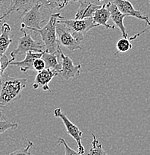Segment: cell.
I'll use <instances>...</instances> for the list:
<instances>
[{
  "label": "cell",
  "instance_id": "1",
  "mask_svg": "<svg viewBox=\"0 0 150 155\" xmlns=\"http://www.w3.org/2000/svg\"><path fill=\"white\" fill-rule=\"evenodd\" d=\"M26 84V78L11 77L7 74L3 75L0 83V117L7 107L20 98Z\"/></svg>",
  "mask_w": 150,
  "mask_h": 155
},
{
  "label": "cell",
  "instance_id": "2",
  "mask_svg": "<svg viewBox=\"0 0 150 155\" xmlns=\"http://www.w3.org/2000/svg\"><path fill=\"white\" fill-rule=\"evenodd\" d=\"M64 17L61 15L60 12L55 13L50 16L49 21L44 27L40 29H31L32 31L38 32L41 36L43 42L45 50L49 53H53L58 51V43L56 35V25L59 19Z\"/></svg>",
  "mask_w": 150,
  "mask_h": 155
},
{
  "label": "cell",
  "instance_id": "3",
  "mask_svg": "<svg viewBox=\"0 0 150 155\" xmlns=\"http://www.w3.org/2000/svg\"><path fill=\"white\" fill-rule=\"evenodd\" d=\"M58 24H61L67 31L72 34V36L81 42L84 40L85 35L92 28L99 26L93 22V19H59Z\"/></svg>",
  "mask_w": 150,
  "mask_h": 155
},
{
  "label": "cell",
  "instance_id": "4",
  "mask_svg": "<svg viewBox=\"0 0 150 155\" xmlns=\"http://www.w3.org/2000/svg\"><path fill=\"white\" fill-rule=\"evenodd\" d=\"M20 31L22 32L23 35L19 39L17 48L11 52V58H16L17 55L25 54L28 51L43 52L44 51V45L42 44L40 42L34 40L29 34L25 31V28H21Z\"/></svg>",
  "mask_w": 150,
  "mask_h": 155
},
{
  "label": "cell",
  "instance_id": "5",
  "mask_svg": "<svg viewBox=\"0 0 150 155\" xmlns=\"http://www.w3.org/2000/svg\"><path fill=\"white\" fill-rule=\"evenodd\" d=\"M40 8V5L36 2L31 8L22 12L20 17L21 28H26L29 30L41 28L42 23H43L45 20L42 17Z\"/></svg>",
  "mask_w": 150,
  "mask_h": 155
},
{
  "label": "cell",
  "instance_id": "6",
  "mask_svg": "<svg viewBox=\"0 0 150 155\" xmlns=\"http://www.w3.org/2000/svg\"><path fill=\"white\" fill-rule=\"evenodd\" d=\"M53 114H54L55 117L60 118L61 120H62L63 123H64L66 129H67V134L71 137H72L77 143V145H78V153L83 155L85 151V147L83 146V144L82 143V135H83V132L78 128V126L75 125V124L71 122L70 119H69V118L67 116V115L62 112L61 108L58 107L56 109H55Z\"/></svg>",
  "mask_w": 150,
  "mask_h": 155
},
{
  "label": "cell",
  "instance_id": "7",
  "mask_svg": "<svg viewBox=\"0 0 150 155\" xmlns=\"http://www.w3.org/2000/svg\"><path fill=\"white\" fill-rule=\"evenodd\" d=\"M58 50L61 58V69L58 72V75H60L63 79L66 81H70L71 79L79 76L82 65L81 64L75 65L72 60L64 54L59 44L58 46Z\"/></svg>",
  "mask_w": 150,
  "mask_h": 155
},
{
  "label": "cell",
  "instance_id": "8",
  "mask_svg": "<svg viewBox=\"0 0 150 155\" xmlns=\"http://www.w3.org/2000/svg\"><path fill=\"white\" fill-rule=\"evenodd\" d=\"M56 35H57L58 43L61 47L63 46L68 49L69 51L82 50L83 48L79 40L74 38L72 34L64 28L61 24L57 23Z\"/></svg>",
  "mask_w": 150,
  "mask_h": 155
},
{
  "label": "cell",
  "instance_id": "9",
  "mask_svg": "<svg viewBox=\"0 0 150 155\" xmlns=\"http://www.w3.org/2000/svg\"><path fill=\"white\" fill-rule=\"evenodd\" d=\"M113 3L117 6V8L122 14H125L127 17H133L137 19L145 21L146 24L150 26L149 16L142 14L140 12V10L135 9L133 5L129 1H128V0H114Z\"/></svg>",
  "mask_w": 150,
  "mask_h": 155
},
{
  "label": "cell",
  "instance_id": "10",
  "mask_svg": "<svg viewBox=\"0 0 150 155\" xmlns=\"http://www.w3.org/2000/svg\"><path fill=\"white\" fill-rule=\"evenodd\" d=\"M57 75L58 72L56 71L46 68L43 70L38 72L32 87L35 90H37L39 87H41L43 91L51 92L50 87H49V84Z\"/></svg>",
  "mask_w": 150,
  "mask_h": 155
},
{
  "label": "cell",
  "instance_id": "11",
  "mask_svg": "<svg viewBox=\"0 0 150 155\" xmlns=\"http://www.w3.org/2000/svg\"><path fill=\"white\" fill-rule=\"evenodd\" d=\"M105 6L110 12V19L113 20L116 26H117V28L120 29L123 38H128V34L126 33V30H125V27L123 22L124 19L127 16L122 14L117 8V6L113 3V2H109L106 3Z\"/></svg>",
  "mask_w": 150,
  "mask_h": 155
},
{
  "label": "cell",
  "instance_id": "12",
  "mask_svg": "<svg viewBox=\"0 0 150 155\" xmlns=\"http://www.w3.org/2000/svg\"><path fill=\"white\" fill-rule=\"evenodd\" d=\"M36 2L37 0H10V5L7 8L5 14L0 17V20L2 21V19H5L14 12H19L20 11H22V12L26 11L31 8Z\"/></svg>",
  "mask_w": 150,
  "mask_h": 155
},
{
  "label": "cell",
  "instance_id": "13",
  "mask_svg": "<svg viewBox=\"0 0 150 155\" xmlns=\"http://www.w3.org/2000/svg\"><path fill=\"white\" fill-rule=\"evenodd\" d=\"M80 5L75 14V19H85L92 18L93 14L101 8L102 5L93 4L89 1H82L79 0Z\"/></svg>",
  "mask_w": 150,
  "mask_h": 155
},
{
  "label": "cell",
  "instance_id": "14",
  "mask_svg": "<svg viewBox=\"0 0 150 155\" xmlns=\"http://www.w3.org/2000/svg\"><path fill=\"white\" fill-rule=\"evenodd\" d=\"M43 52H35V51H28L25 54V58L21 61H13L11 63L10 66H17L20 67L21 72H26L28 70H34L33 63L38 58H40Z\"/></svg>",
  "mask_w": 150,
  "mask_h": 155
},
{
  "label": "cell",
  "instance_id": "15",
  "mask_svg": "<svg viewBox=\"0 0 150 155\" xmlns=\"http://www.w3.org/2000/svg\"><path fill=\"white\" fill-rule=\"evenodd\" d=\"M92 19H93V22L95 24H97L98 25H102L107 29H113L114 30L115 28L114 25L108 24V21L110 19V12L106 8L105 4L102 5L101 8L93 14Z\"/></svg>",
  "mask_w": 150,
  "mask_h": 155
},
{
  "label": "cell",
  "instance_id": "16",
  "mask_svg": "<svg viewBox=\"0 0 150 155\" xmlns=\"http://www.w3.org/2000/svg\"><path fill=\"white\" fill-rule=\"evenodd\" d=\"M11 31V28L10 25L6 22H4L1 27V35H0V57L5 54L9 46L12 43V39L10 38Z\"/></svg>",
  "mask_w": 150,
  "mask_h": 155
},
{
  "label": "cell",
  "instance_id": "17",
  "mask_svg": "<svg viewBox=\"0 0 150 155\" xmlns=\"http://www.w3.org/2000/svg\"><path fill=\"white\" fill-rule=\"evenodd\" d=\"M58 50L53 53L47 52L46 50L43 51L41 58L44 61L46 69H53V70L56 71L57 72H58L59 69H61L60 63L58 61Z\"/></svg>",
  "mask_w": 150,
  "mask_h": 155
},
{
  "label": "cell",
  "instance_id": "18",
  "mask_svg": "<svg viewBox=\"0 0 150 155\" xmlns=\"http://www.w3.org/2000/svg\"><path fill=\"white\" fill-rule=\"evenodd\" d=\"M79 0H37L36 2L40 5L41 8L48 10H60L65 8L70 2H78Z\"/></svg>",
  "mask_w": 150,
  "mask_h": 155
},
{
  "label": "cell",
  "instance_id": "19",
  "mask_svg": "<svg viewBox=\"0 0 150 155\" xmlns=\"http://www.w3.org/2000/svg\"><path fill=\"white\" fill-rule=\"evenodd\" d=\"M147 30V28H145L144 30L141 31L138 33L137 35H134L133 37H130L128 38H122L120 40H119L117 41V45H116V48H117V51H116L115 54H117V53H125L127 52L128 51H129L130 49H132L133 46L132 44V40H135L136 38H138V37L140 36L142 34L144 33Z\"/></svg>",
  "mask_w": 150,
  "mask_h": 155
},
{
  "label": "cell",
  "instance_id": "20",
  "mask_svg": "<svg viewBox=\"0 0 150 155\" xmlns=\"http://www.w3.org/2000/svg\"><path fill=\"white\" fill-rule=\"evenodd\" d=\"M93 141H92V147L90 149L88 155H107L102 148V145L99 143L94 134H92Z\"/></svg>",
  "mask_w": 150,
  "mask_h": 155
},
{
  "label": "cell",
  "instance_id": "21",
  "mask_svg": "<svg viewBox=\"0 0 150 155\" xmlns=\"http://www.w3.org/2000/svg\"><path fill=\"white\" fill-rule=\"evenodd\" d=\"M18 127V123L7 120L5 118L0 117V134L8 130H14Z\"/></svg>",
  "mask_w": 150,
  "mask_h": 155
},
{
  "label": "cell",
  "instance_id": "22",
  "mask_svg": "<svg viewBox=\"0 0 150 155\" xmlns=\"http://www.w3.org/2000/svg\"><path fill=\"white\" fill-rule=\"evenodd\" d=\"M34 146V143L32 141L28 142V145L25 148H21V149L16 150L8 155H32L29 153V150Z\"/></svg>",
  "mask_w": 150,
  "mask_h": 155
},
{
  "label": "cell",
  "instance_id": "23",
  "mask_svg": "<svg viewBox=\"0 0 150 155\" xmlns=\"http://www.w3.org/2000/svg\"><path fill=\"white\" fill-rule=\"evenodd\" d=\"M58 143L59 145H64V150H65V155H82L78 154L77 151H74L72 148H71L67 143H66L65 140H64L61 137H59L58 140Z\"/></svg>",
  "mask_w": 150,
  "mask_h": 155
},
{
  "label": "cell",
  "instance_id": "24",
  "mask_svg": "<svg viewBox=\"0 0 150 155\" xmlns=\"http://www.w3.org/2000/svg\"><path fill=\"white\" fill-rule=\"evenodd\" d=\"M33 68L34 70H36L38 72H40V71H42L44 69H46V65H45L43 60L41 58L35 60L33 63Z\"/></svg>",
  "mask_w": 150,
  "mask_h": 155
},
{
  "label": "cell",
  "instance_id": "25",
  "mask_svg": "<svg viewBox=\"0 0 150 155\" xmlns=\"http://www.w3.org/2000/svg\"><path fill=\"white\" fill-rule=\"evenodd\" d=\"M4 75H5V72H1V71H0V83H1V81L2 79V77Z\"/></svg>",
  "mask_w": 150,
  "mask_h": 155
},
{
  "label": "cell",
  "instance_id": "26",
  "mask_svg": "<svg viewBox=\"0 0 150 155\" xmlns=\"http://www.w3.org/2000/svg\"><path fill=\"white\" fill-rule=\"evenodd\" d=\"M3 1H4V0H0V4H1V3H2V2H3Z\"/></svg>",
  "mask_w": 150,
  "mask_h": 155
},
{
  "label": "cell",
  "instance_id": "27",
  "mask_svg": "<svg viewBox=\"0 0 150 155\" xmlns=\"http://www.w3.org/2000/svg\"><path fill=\"white\" fill-rule=\"evenodd\" d=\"M98 1H99V2H102V1H104V0H98Z\"/></svg>",
  "mask_w": 150,
  "mask_h": 155
},
{
  "label": "cell",
  "instance_id": "28",
  "mask_svg": "<svg viewBox=\"0 0 150 155\" xmlns=\"http://www.w3.org/2000/svg\"><path fill=\"white\" fill-rule=\"evenodd\" d=\"M149 5H150V0H149Z\"/></svg>",
  "mask_w": 150,
  "mask_h": 155
},
{
  "label": "cell",
  "instance_id": "29",
  "mask_svg": "<svg viewBox=\"0 0 150 155\" xmlns=\"http://www.w3.org/2000/svg\"><path fill=\"white\" fill-rule=\"evenodd\" d=\"M0 22H2V21H1V20H0Z\"/></svg>",
  "mask_w": 150,
  "mask_h": 155
}]
</instances>
